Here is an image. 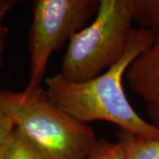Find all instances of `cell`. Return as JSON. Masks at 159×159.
Here are the masks:
<instances>
[{
	"mask_svg": "<svg viewBox=\"0 0 159 159\" xmlns=\"http://www.w3.org/2000/svg\"><path fill=\"white\" fill-rule=\"evenodd\" d=\"M2 159H51L17 127L6 140Z\"/></svg>",
	"mask_w": 159,
	"mask_h": 159,
	"instance_id": "cell-7",
	"label": "cell"
},
{
	"mask_svg": "<svg viewBox=\"0 0 159 159\" xmlns=\"http://www.w3.org/2000/svg\"><path fill=\"white\" fill-rule=\"evenodd\" d=\"M155 41L151 31L134 29L123 55L110 68L85 81H71L60 74L46 78V94L56 106L81 123L103 120L137 136L159 137V126L137 113L123 88L124 74L131 64Z\"/></svg>",
	"mask_w": 159,
	"mask_h": 159,
	"instance_id": "cell-1",
	"label": "cell"
},
{
	"mask_svg": "<svg viewBox=\"0 0 159 159\" xmlns=\"http://www.w3.org/2000/svg\"><path fill=\"white\" fill-rule=\"evenodd\" d=\"M134 0H100L92 22L73 34L59 74L71 81H85L119 60L133 32Z\"/></svg>",
	"mask_w": 159,
	"mask_h": 159,
	"instance_id": "cell-3",
	"label": "cell"
},
{
	"mask_svg": "<svg viewBox=\"0 0 159 159\" xmlns=\"http://www.w3.org/2000/svg\"><path fill=\"white\" fill-rule=\"evenodd\" d=\"M13 127L14 125L11 119L0 111V159L3 158L6 140Z\"/></svg>",
	"mask_w": 159,
	"mask_h": 159,
	"instance_id": "cell-11",
	"label": "cell"
},
{
	"mask_svg": "<svg viewBox=\"0 0 159 159\" xmlns=\"http://www.w3.org/2000/svg\"><path fill=\"white\" fill-rule=\"evenodd\" d=\"M131 89L148 103L159 101V40L132 63L126 71Z\"/></svg>",
	"mask_w": 159,
	"mask_h": 159,
	"instance_id": "cell-5",
	"label": "cell"
},
{
	"mask_svg": "<svg viewBox=\"0 0 159 159\" xmlns=\"http://www.w3.org/2000/svg\"><path fill=\"white\" fill-rule=\"evenodd\" d=\"M0 111L51 159H81L97 142L93 129L56 106L40 88L15 92L0 88Z\"/></svg>",
	"mask_w": 159,
	"mask_h": 159,
	"instance_id": "cell-2",
	"label": "cell"
},
{
	"mask_svg": "<svg viewBox=\"0 0 159 159\" xmlns=\"http://www.w3.org/2000/svg\"><path fill=\"white\" fill-rule=\"evenodd\" d=\"M100 0H34L29 33L30 76L24 91L41 88L50 57L96 15Z\"/></svg>",
	"mask_w": 159,
	"mask_h": 159,
	"instance_id": "cell-4",
	"label": "cell"
},
{
	"mask_svg": "<svg viewBox=\"0 0 159 159\" xmlns=\"http://www.w3.org/2000/svg\"><path fill=\"white\" fill-rule=\"evenodd\" d=\"M16 3L18 1L14 0H0V67H2L4 64L6 38L9 33V29L4 24V18Z\"/></svg>",
	"mask_w": 159,
	"mask_h": 159,
	"instance_id": "cell-10",
	"label": "cell"
},
{
	"mask_svg": "<svg viewBox=\"0 0 159 159\" xmlns=\"http://www.w3.org/2000/svg\"><path fill=\"white\" fill-rule=\"evenodd\" d=\"M118 142L124 148L126 159H159V137L137 136L119 129Z\"/></svg>",
	"mask_w": 159,
	"mask_h": 159,
	"instance_id": "cell-6",
	"label": "cell"
},
{
	"mask_svg": "<svg viewBox=\"0 0 159 159\" xmlns=\"http://www.w3.org/2000/svg\"><path fill=\"white\" fill-rule=\"evenodd\" d=\"M147 111L155 125L159 126V101L153 103H148Z\"/></svg>",
	"mask_w": 159,
	"mask_h": 159,
	"instance_id": "cell-12",
	"label": "cell"
},
{
	"mask_svg": "<svg viewBox=\"0 0 159 159\" xmlns=\"http://www.w3.org/2000/svg\"><path fill=\"white\" fill-rule=\"evenodd\" d=\"M134 22L159 40V0H134Z\"/></svg>",
	"mask_w": 159,
	"mask_h": 159,
	"instance_id": "cell-8",
	"label": "cell"
},
{
	"mask_svg": "<svg viewBox=\"0 0 159 159\" xmlns=\"http://www.w3.org/2000/svg\"><path fill=\"white\" fill-rule=\"evenodd\" d=\"M81 159H126L120 142L98 140L96 145Z\"/></svg>",
	"mask_w": 159,
	"mask_h": 159,
	"instance_id": "cell-9",
	"label": "cell"
}]
</instances>
